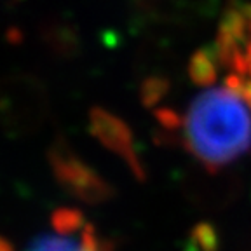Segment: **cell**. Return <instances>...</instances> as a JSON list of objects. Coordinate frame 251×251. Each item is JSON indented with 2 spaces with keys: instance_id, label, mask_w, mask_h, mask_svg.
I'll use <instances>...</instances> for the list:
<instances>
[{
  "instance_id": "obj_1",
  "label": "cell",
  "mask_w": 251,
  "mask_h": 251,
  "mask_svg": "<svg viewBox=\"0 0 251 251\" xmlns=\"http://www.w3.org/2000/svg\"><path fill=\"white\" fill-rule=\"evenodd\" d=\"M157 117L180 133L183 149L202 168L224 169L251 150V78L230 72L222 86L194 96L181 115L161 110Z\"/></svg>"
},
{
  "instance_id": "obj_2",
  "label": "cell",
  "mask_w": 251,
  "mask_h": 251,
  "mask_svg": "<svg viewBox=\"0 0 251 251\" xmlns=\"http://www.w3.org/2000/svg\"><path fill=\"white\" fill-rule=\"evenodd\" d=\"M26 251H112V246L82 213L63 208L52 215V232L37 237Z\"/></svg>"
},
{
  "instance_id": "obj_3",
  "label": "cell",
  "mask_w": 251,
  "mask_h": 251,
  "mask_svg": "<svg viewBox=\"0 0 251 251\" xmlns=\"http://www.w3.org/2000/svg\"><path fill=\"white\" fill-rule=\"evenodd\" d=\"M213 52L232 74L251 78V5L225 14Z\"/></svg>"
},
{
  "instance_id": "obj_4",
  "label": "cell",
  "mask_w": 251,
  "mask_h": 251,
  "mask_svg": "<svg viewBox=\"0 0 251 251\" xmlns=\"http://www.w3.org/2000/svg\"><path fill=\"white\" fill-rule=\"evenodd\" d=\"M51 166L56 180L68 192L86 202H101L112 194L110 185L70 150L56 147L51 152Z\"/></svg>"
},
{
  "instance_id": "obj_5",
  "label": "cell",
  "mask_w": 251,
  "mask_h": 251,
  "mask_svg": "<svg viewBox=\"0 0 251 251\" xmlns=\"http://www.w3.org/2000/svg\"><path fill=\"white\" fill-rule=\"evenodd\" d=\"M91 131L106 149L121 155L129 164L136 176H141V164L136 149H134L133 134L121 119L101 108L93 110L91 112Z\"/></svg>"
},
{
  "instance_id": "obj_6",
  "label": "cell",
  "mask_w": 251,
  "mask_h": 251,
  "mask_svg": "<svg viewBox=\"0 0 251 251\" xmlns=\"http://www.w3.org/2000/svg\"><path fill=\"white\" fill-rule=\"evenodd\" d=\"M0 251H14V250H12V246H11L9 241H5V239L0 237Z\"/></svg>"
}]
</instances>
